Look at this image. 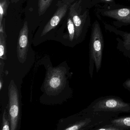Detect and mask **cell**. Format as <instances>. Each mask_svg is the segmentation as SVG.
I'll list each match as a JSON object with an SVG mask.
<instances>
[{
  "label": "cell",
  "mask_w": 130,
  "mask_h": 130,
  "mask_svg": "<svg viewBox=\"0 0 130 130\" xmlns=\"http://www.w3.org/2000/svg\"><path fill=\"white\" fill-rule=\"evenodd\" d=\"M104 41L100 24L97 20L92 25L89 43V73L93 76L94 66L96 73L100 70L102 62Z\"/></svg>",
  "instance_id": "obj_1"
},
{
  "label": "cell",
  "mask_w": 130,
  "mask_h": 130,
  "mask_svg": "<svg viewBox=\"0 0 130 130\" xmlns=\"http://www.w3.org/2000/svg\"><path fill=\"white\" fill-rule=\"evenodd\" d=\"M87 111L117 113H130V103L118 96H101L95 100L88 107Z\"/></svg>",
  "instance_id": "obj_2"
},
{
  "label": "cell",
  "mask_w": 130,
  "mask_h": 130,
  "mask_svg": "<svg viewBox=\"0 0 130 130\" xmlns=\"http://www.w3.org/2000/svg\"><path fill=\"white\" fill-rule=\"evenodd\" d=\"M69 16L72 19L75 27V39L83 38L90 26V17L88 9L83 10L82 0L71 5Z\"/></svg>",
  "instance_id": "obj_3"
},
{
  "label": "cell",
  "mask_w": 130,
  "mask_h": 130,
  "mask_svg": "<svg viewBox=\"0 0 130 130\" xmlns=\"http://www.w3.org/2000/svg\"><path fill=\"white\" fill-rule=\"evenodd\" d=\"M96 13L99 18H110L114 20L112 25L119 28L130 25V7L118 5L114 7H97Z\"/></svg>",
  "instance_id": "obj_4"
},
{
  "label": "cell",
  "mask_w": 130,
  "mask_h": 130,
  "mask_svg": "<svg viewBox=\"0 0 130 130\" xmlns=\"http://www.w3.org/2000/svg\"><path fill=\"white\" fill-rule=\"evenodd\" d=\"M103 24L106 31L118 36L116 39V48L125 57L130 59V32L119 30L112 25L105 23H103Z\"/></svg>",
  "instance_id": "obj_5"
},
{
  "label": "cell",
  "mask_w": 130,
  "mask_h": 130,
  "mask_svg": "<svg viewBox=\"0 0 130 130\" xmlns=\"http://www.w3.org/2000/svg\"><path fill=\"white\" fill-rule=\"evenodd\" d=\"M9 115L10 129L15 130L18 124L19 114V96L16 86L11 82L9 87Z\"/></svg>",
  "instance_id": "obj_6"
},
{
  "label": "cell",
  "mask_w": 130,
  "mask_h": 130,
  "mask_svg": "<svg viewBox=\"0 0 130 130\" xmlns=\"http://www.w3.org/2000/svg\"><path fill=\"white\" fill-rule=\"evenodd\" d=\"M66 2L57 10L52 18L44 27L41 34V36L46 35L48 32L55 28L58 25L62 19L66 15L71 3L75 0H65Z\"/></svg>",
  "instance_id": "obj_7"
},
{
  "label": "cell",
  "mask_w": 130,
  "mask_h": 130,
  "mask_svg": "<svg viewBox=\"0 0 130 130\" xmlns=\"http://www.w3.org/2000/svg\"><path fill=\"white\" fill-rule=\"evenodd\" d=\"M29 28L28 23L25 22L19 34L17 51L19 59L24 61L26 59L29 48Z\"/></svg>",
  "instance_id": "obj_8"
},
{
  "label": "cell",
  "mask_w": 130,
  "mask_h": 130,
  "mask_svg": "<svg viewBox=\"0 0 130 130\" xmlns=\"http://www.w3.org/2000/svg\"><path fill=\"white\" fill-rule=\"evenodd\" d=\"M107 122L112 124L121 130H130V115L117 116L108 120Z\"/></svg>",
  "instance_id": "obj_9"
},
{
  "label": "cell",
  "mask_w": 130,
  "mask_h": 130,
  "mask_svg": "<svg viewBox=\"0 0 130 130\" xmlns=\"http://www.w3.org/2000/svg\"><path fill=\"white\" fill-rule=\"evenodd\" d=\"M63 83V77L58 71H55L48 81L49 88L52 90H56L60 88Z\"/></svg>",
  "instance_id": "obj_10"
},
{
  "label": "cell",
  "mask_w": 130,
  "mask_h": 130,
  "mask_svg": "<svg viewBox=\"0 0 130 130\" xmlns=\"http://www.w3.org/2000/svg\"><path fill=\"white\" fill-rule=\"evenodd\" d=\"M118 5L119 4H118L115 0H89V4L86 9L87 8L93 7L96 8L101 7H112Z\"/></svg>",
  "instance_id": "obj_11"
},
{
  "label": "cell",
  "mask_w": 130,
  "mask_h": 130,
  "mask_svg": "<svg viewBox=\"0 0 130 130\" xmlns=\"http://www.w3.org/2000/svg\"><path fill=\"white\" fill-rule=\"evenodd\" d=\"M6 34L0 33V58L1 60L6 57Z\"/></svg>",
  "instance_id": "obj_12"
},
{
  "label": "cell",
  "mask_w": 130,
  "mask_h": 130,
  "mask_svg": "<svg viewBox=\"0 0 130 130\" xmlns=\"http://www.w3.org/2000/svg\"><path fill=\"white\" fill-rule=\"evenodd\" d=\"M52 1L53 0H38V13L39 16L45 12Z\"/></svg>",
  "instance_id": "obj_13"
},
{
  "label": "cell",
  "mask_w": 130,
  "mask_h": 130,
  "mask_svg": "<svg viewBox=\"0 0 130 130\" xmlns=\"http://www.w3.org/2000/svg\"><path fill=\"white\" fill-rule=\"evenodd\" d=\"M8 0H1L0 2V25L2 24L4 17L7 15V9L9 6Z\"/></svg>",
  "instance_id": "obj_14"
},
{
  "label": "cell",
  "mask_w": 130,
  "mask_h": 130,
  "mask_svg": "<svg viewBox=\"0 0 130 130\" xmlns=\"http://www.w3.org/2000/svg\"><path fill=\"white\" fill-rule=\"evenodd\" d=\"M67 22L68 29L69 34V38L71 41L75 38V27L72 19L69 16Z\"/></svg>",
  "instance_id": "obj_15"
},
{
  "label": "cell",
  "mask_w": 130,
  "mask_h": 130,
  "mask_svg": "<svg viewBox=\"0 0 130 130\" xmlns=\"http://www.w3.org/2000/svg\"><path fill=\"white\" fill-rule=\"evenodd\" d=\"M10 129L9 122L7 116V112L6 110H5L3 115L2 130H9Z\"/></svg>",
  "instance_id": "obj_16"
},
{
  "label": "cell",
  "mask_w": 130,
  "mask_h": 130,
  "mask_svg": "<svg viewBox=\"0 0 130 130\" xmlns=\"http://www.w3.org/2000/svg\"><path fill=\"white\" fill-rule=\"evenodd\" d=\"M122 86L125 89L130 92V78H128L125 80L123 83Z\"/></svg>",
  "instance_id": "obj_17"
},
{
  "label": "cell",
  "mask_w": 130,
  "mask_h": 130,
  "mask_svg": "<svg viewBox=\"0 0 130 130\" xmlns=\"http://www.w3.org/2000/svg\"><path fill=\"white\" fill-rule=\"evenodd\" d=\"M20 0H11V2L12 3H17L18 2V1H19Z\"/></svg>",
  "instance_id": "obj_18"
},
{
  "label": "cell",
  "mask_w": 130,
  "mask_h": 130,
  "mask_svg": "<svg viewBox=\"0 0 130 130\" xmlns=\"http://www.w3.org/2000/svg\"><path fill=\"white\" fill-rule=\"evenodd\" d=\"M129 1H130V0H129Z\"/></svg>",
  "instance_id": "obj_19"
}]
</instances>
